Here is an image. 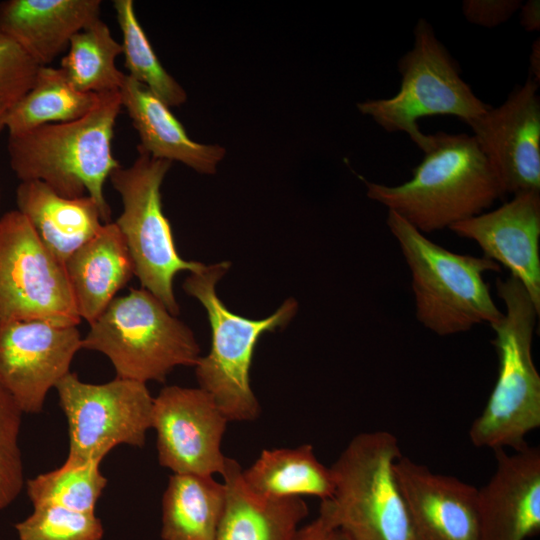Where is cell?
Returning a JSON list of instances; mask_svg holds the SVG:
<instances>
[{
    "instance_id": "obj_1",
    "label": "cell",
    "mask_w": 540,
    "mask_h": 540,
    "mask_svg": "<svg viewBox=\"0 0 540 540\" xmlns=\"http://www.w3.org/2000/svg\"><path fill=\"white\" fill-rule=\"evenodd\" d=\"M412 178L388 186L367 181V196L405 219L420 232L432 233L483 213L503 197L497 178L468 134L439 131Z\"/></svg>"
},
{
    "instance_id": "obj_2",
    "label": "cell",
    "mask_w": 540,
    "mask_h": 540,
    "mask_svg": "<svg viewBox=\"0 0 540 540\" xmlns=\"http://www.w3.org/2000/svg\"><path fill=\"white\" fill-rule=\"evenodd\" d=\"M121 108L119 91L102 93L97 105L79 119L9 136L11 169L20 181H42L62 197L89 195L103 222H111L103 189L110 174L121 166L112 153Z\"/></svg>"
},
{
    "instance_id": "obj_3",
    "label": "cell",
    "mask_w": 540,
    "mask_h": 540,
    "mask_svg": "<svg viewBox=\"0 0 540 540\" xmlns=\"http://www.w3.org/2000/svg\"><path fill=\"white\" fill-rule=\"evenodd\" d=\"M506 313L491 327L499 367L494 388L481 414L472 422L469 439L477 448L527 445L525 437L540 426V376L532 358L539 311L513 276L497 279Z\"/></svg>"
},
{
    "instance_id": "obj_4",
    "label": "cell",
    "mask_w": 540,
    "mask_h": 540,
    "mask_svg": "<svg viewBox=\"0 0 540 540\" xmlns=\"http://www.w3.org/2000/svg\"><path fill=\"white\" fill-rule=\"evenodd\" d=\"M386 223L410 268L416 318L424 327L448 336L502 317L483 279L487 271L499 272V264L451 252L393 211Z\"/></svg>"
},
{
    "instance_id": "obj_5",
    "label": "cell",
    "mask_w": 540,
    "mask_h": 540,
    "mask_svg": "<svg viewBox=\"0 0 540 540\" xmlns=\"http://www.w3.org/2000/svg\"><path fill=\"white\" fill-rule=\"evenodd\" d=\"M397 438L385 430L354 436L330 467L334 493L321 501L319 515L350 540H412L395 463Z\"/></svg>"
},
{
    "instance_id": "obj_6",
    "label": "cell",
    "mask_w": 540,
    "mask_h": 540,
    "mask_svg": "<svg viewBox=\"0 0 540 540\" xmlns=\"http://www.w3.org/2000/svg\"><path fill=\"white\" fill-rule=\"evenodd\" d=\"M229 268L228 261L205 265L183 282L185 293L204 307L211 327L210 351L194 366L195 374L199 388L212 396L229 421H253L260 415L249 377L256 343L264 332L286 326L298 303L289 298L260 320L233 313L216 292L218 281Z\"/></svg>"
},
{
    "instance_id": "obj_7",
    "label": "cell",
    "mask_w": 540,
    "mask_h": 540,
    "mask_svg": "<svg viewBox=\"0 0 540 540\" xmlns=\"http://www.w3.org/2000/svg\"><path fill=\"white\" fill-rule=\"evenodd\" d=\"M89 325L82 349L104 354L118 378L165 382L201 357L193 331L144 288L115 297Z\"/></svg>"
},
{
    "instance_id": "obj_8",
    "label": "cell",
    "mask_w": 540,
    "mask_h": 540,
    "mask_svg": "<svg viewBox=\"0 0 540 540\" xmlns=\"http://www.w3.org/2000/svg\"><path fill=\"white\" fill-rule=\"evenodd\" d=\"M413 46L398 60L400 88L390 98L368 99L357 109L389 133H405L423 152L431 141L419 120L437 115L461 119L467 125L490 107L462 79L457 62L426 19L413 30Z\"/></svg>"
},
{
    "instance_id": "obj_9",
    "label": "cell",
    "mask_w": 540,
    "mask_h": 540,
    "mask_svg": "<svg viewBox=\"0 0 540 540\" xmlns=\"http://www.w3.org/2000/svg\"><path fill=\"white\" fill-rule=\"evenodd\" d=\"M171 165L170 161L139 153L130 166L116 168L109 180L122 201V212L114 222L128 248L135 276L141 288L177 316L175 276L181 271H199L205 264L179 255L162 210L161 185Z\"/></svg>"
},
{
    "instance_id": "obj_10",
    "label": "cell",
    "mask_w": 540,
    "mask_h": 540,
    "mask_svg": "<svg viewBox=\"0 0 540 540\" xmlns=\"http://www.w3.org/2000/svg\"><path fill=\"white\" fill-rule=\"evenodd\" d=\"M55 389L68 424L67 458L101 462L120 444L144 446L154 400L146 383L115 377L91 384L69 372Z\"/></svg>"
},
{
    "instance_id": "obj_11",
    "label": "cell",
    "mask_w": 540,
    "mask_h": 540,
    "mask_svg": "<svg viewBox=\"0 0 540 540\" xmlns=\"http://www.w3.org/2000/svg\"><path fill=\"white\" fill-rule=\"evenodd\" d=\"M28 320L81 322L63 265L13 210L0 217V324Z\"/></svg>"
},
{
    "instance_id": "obj_12",
    "label": "cell",
    "mask_w": 540,
    "mask_h": 540,
    "mask_svg": "<svg viewBox=\"0 0 540 540\" xmlns=\"http://www.w3.org/2000/svg\"><path fill=\"white\" fill-rule=\"evenodd\" d=\"M229 420L201 388L164 387L153 400L151 428L161 466L177 474L222 475L221 451Z\"/></svg>"
},
{
    "instance_id": "obj_13",
    "label": "cell",
    "mask_w": 540,
    "mask_h": 540,
    "mask_svg": "<svg viewBox=\"0 0 540 540\" xmlns=\"http://www.w3.org/2000/svg\"><path fill=\"white\" fill-rule=\"evenodd\" d=\"M539 84L530 77L497 107L471 121L480 151L503 195L540 192Z\"/></svg>"
},
{
    "instance_id": "obj_14",
    "label": "cell",
    "mask_w": 540,
    "mask_h": 540,
    "mask_svg": "<svg viewBox=\"0 0 540 540\" xmlns=\"http://www.w3.org/2000/svg\"><path fill=\"white\" fill-rule=\"evenodd\" d=\"M80 349L77 326L44 320L0 324V380L23 413H40Z\"/></svg>"
},
{
    "instance_id": "obj_15",
    "label": "cell",
    "mask_w": 540,
    "mask_h": 540,
    "mask_svg": "<svg viewBox=\"0 0 540 540\" xmlns=\"http://www.w3.org/2000/svg\"><path fill=\"white\" fill-rule=\"evenodd\" d=\"M395 475L412 540H480L477 487L404 456Z\"/></svg>"
},
{
    "instance_id": "obj_16",
    "label": "cell",
    "mask_w": 540,
    "mask_h": 540,
    "mask_svg": "<svg viewBox=\"0 0 540 540\" xmlns=\"http://www.w3.org/2000/svg\"><path fill=\"white\" fill-rule=\"evenodd\" d=\"M449 229L475 241L484 257L506 267L540 312L539 191L513 195L497 209L459 221Z\"/></svg>"
},
{
    "instance_id": "obj_17",
    "label": "cell",
    "mask_w": 540,
    "mask_h": 540,
    "mask_svg": "<svg viewBox=\"0 0 540 540\" xmlns=\"http://www.w3.org/2000/svg\"><path fill=\"white\" fill-rule=\"evenodd\" d=\"M496 468L478 488L480 540H526L540 531V450H493Z\"/></svg>"
},
{
    "instance_id": "obj_18",
    "label": "cell",
    "mask_w": 540,
    "mask_h": 540,
    "mask_svg": "<svg viewBox=\"0 0 540 540\" xmlns=\"http://www.w3.org/2000/svg\"><path fill=\"white\" fill-rule=\"evenodd\" d=\"M101 6L100 0H6L0 3V34L47 66L76 33L100 19Z\"/></svg>"
},
{
    "instance_id": "obj_19",
    "label": "cell",
    "mask_w": 540,
    "mask_h": 540,
    "mask_svg": "<svg viewBox=\"0 0 540 540\" xmlns=\"http://www.w3.org/2000/svg\"><path fill=\"white\" fill-rule=\"evenodd\" d=\"M119 94L139 136L138 153L177 161L201 174L216 173L226 154L224 147L192 140L170 107L127 74Z\"/></svg>"
},
{
    "instance_id": "obj_20",
    "label": "cell",
    "mask_w": 540,
    "mask_h": 540,
    "mask_svg": "<svg viewBox=\"0 0 540 540\" xmlns=\"http://www.w3.org/2000/svg\"><path fill=\"white\" fill-rule=\"evenodd\" d=\"M63 267L78 315L89 324L135 276L124 238L112 221L104 223Z\"/></svg>"
},
{
    "instance_id": "obj_21",
    "label": "cell",
    "mask_w": 540,
    "mask_h": 540,
    "mask_svg": "<svg viewBox=\"0 0 540 540\" xmlns=\"http://www.w3.org/2000/svg\"><path fill=\"white\" fill-rule=\"evenodd\" d=\"M16 204L43 246L62 265L104 224L97 203L89 195L62 197L38 180L20 181Z\"/></svg>"
},
{
    "instance_id": "obj_22",
    "label": "cell",
    "mask_w": 540,
    "mask_h": 540,
    "mask_svg": "<svg viewBox=\"0 0 540 540\" xmlns=\"http://www.w3.org/2000/svg\"><path fill=\"white\" fill-rule=\"evenodd\" d=\"M240 464L227 458L226 497L215 540H292L308 515L302 497L265 498L245 486Z\"/></svg>"
},
{
    "instance_id": "obj_23",
    "label": "cell",
    "mask_w": 540,
    "mask_h": 540,
    "mask_svg": "<svg viewBox=\"0 0 540 540\" xmlns=\"http://www.w3.org/2000/svg\"><path fill=\"white\" fill-rule=\"evenodd\" d=\"M241 476L249 491L265 498L309 495L323 501L332 497L335 488L331 468L316 458L310 444L264 449Z\"/></svg>"
},
{
    "instance_id": "obj_24",
    "label": "cell",
    "mask_w": 540,
    "mask_h": 540,
    "mask_svg": "<svg viewBox=\"0 0 540 540\" xmlns=\"http://www.w3.org/2000/svg\"><path fill=\"white\" fill-rule=\"evenodd\" d=\"M225 497L213 476L174 473L163 494L161 538L215 540Z\"/></svg>"
},
{
    "instance_id": "obj_25",
    "label": "cell",
    "mask_w": 540,
    "mask_h": 540,
    "mask_svg": "<svg viewBox=\"0 0 540 540\" xmlns=\"http://www.w3.org/2000/svg\"><path fill=\"white\" fill-rule=\"evenodd\" d=\"M100 96L76 90L60 67L40 66L32 87L11 107L5 128L12 136L79 119L97 105Z\"/></svg>"
},
{
    "instance_id": "obj_26",
    "label": "cell",
    "mask_w": 540,
    "mask_h": 540,
    "mask_svg": "<svg viewBox=\"0 0 540 540\" xmlns=\"http://www.w3.org/2000/svg\"><path fill=\"white\" fill-rule=\"evenodd\" d=\"M121 54V43L100 18L72 37L60 69L80 92H116L126 76L116 66Z\"/></svg>"
},
{
    "instance_id": "obj_27",
    "label": "cell",
    "mask_w": 540,
    "mask_h": 540,
    "mask_svg": "<svg viewBox=\"0 0 540 540\" xmlns=\"http://www.w3.org/2000/svg\"><path fill=\"white\" fill-rule=\"evenodd\" d=\"M113 8L122 34V54L128 76L144 85L168 107L186 102L183 87L162 66L135 13L132 0H114Z\"/></svg>"
},
{
    "instance_id": "obj_28",
    "label": "cell",
    "mask_w": 540,
    "mask_h": 540,
    "mask_svg": "<svg viewBox=\"0 0 540 540\" xmlns=\"http://www.w3.org/2000/svg\"><path fill=\"white\" fill-rule=\"evenodd\" d=\"M100 463L66 458L59 468L26 481L30 501L33 506L54 504L74 511L94 513L107 484Z\"/></svg>"
},
{
    "instance_id": "obj_29",
    "label": "cell",
    "mask_w": 540,
    "mask_h": 540,
    "mask_svg": "<svg viewBox=\"0 0 540 540\" xmlns=\"http://www.w3.org/2000/svg\"><path fill=\"white\" fill-rule=\"evenodd\" d=\"M33 512L15 524L18 540H102L104 529L95 513L54 505L33 506Z\"/></svg>"
},
{
    "instance_id": "obj_30",
    "label": "cell",
    "mask_w": 540,
    "mask_h": 540,
    "mask_svg": "<svg viewBox=\"0 0 540 540\" xmlns=\"http://www.w3.org/2000/svg\"><path fill=\"white\" fill-rule=\"evenodd\" d=\"M23 414L0 380V511L13 503L24 487L19 446Z\"/></svg>"
},
{
    "instance_id": "obj_31",
    "label": "cell",
    "mask_w": 540,
    "mask_h": 540,
    "mask_svg": "<svg viewBox=\"0 0 540 540\" xmlns=\"http://www.w3.org/2000/svg\"><path fill=\"white\" fill-rule=\"evenodd\" d=\"M39 65L0 34V98L17 102L33 85Z\"/></svg>"
},
{
    "instance_id": "obj_32",
    "label": "cell",
    "mask_w": 540,
    "mask_h": 540,
    "mask_svg": "<svg viewBox=\"0 0 540 540\" xmlns=\"http://www.w3.org/2000/svg\"><path fill=\"white\" fill-rule=\"evenodd\" d=\"M521 4L519 0H465L462 13L472 24L493 28L509 20Z\"/></svg>"
},
{
    "instance_id": "obj_33",
    "label": "cell",
    "mask_w": 540,
    "mask_h": 540,
    "mask_svg": "<svg viewBox=\"0 0 540 540\" xmlns=\"http://www.w3.org/2000/svg\"><path fill=\"white\" fill-rule=\"evenodd\" d=\"M292 540H350L339 528L324 517L318 516L310 523L299 527Z\"/></svg>"
},
{
    "instance_id": "obj_34",
    "label": "cell",
    "mask_w": 540,
    "mask_h": 540,
    "mask_svg": "<svg viewBox=\"0 0 540 540\" xmlns=\"http://www.w3.org/2000/svg\"><path fill=\"white\" fill-rule=\"evenodd\" d=\"M520 24L529 31L535 32L540 29V2L529 0L520 6Z\"/></svg>"
},
{
    "instance_id": "obj_35",
    "label": "cell",
    "mask_w": 540,
    "mask_h": 540,
    "mask_svg": "<svg viewBox=\"0 0 540 540\" xmlns=\"http://www.w3.org/2000/svg\"><path fill=\"white\" fill-rule=\"evenodd\" d=\"M534 82L540 83V41L537 38L531 46V52L529 55V74Z\"/></svg>"
},
{
    "instance_id": "obj_36",
    "label": "cell",
    "mask_w": 540,
    "mask_h": 540,
    "mask_svg": "<svg viewBox=\"0 0 540 540\" xmlns=\"http://www.w3.org/2000/svg\"><path fill=\"white\" fill-rule=\"evenodd\" d=\"M14 104L15 101L0 98V132L5 128L7 115Z\"/></svg>"
},
{
    "instance_id": "obj_37",
    "label": "cell",
    "mask_w": 540,
    "mask_h": 540,
    "mask_svg": "<svg viewBox=\"0 0 540 540\" xmlns=\"http://www.w3.org/2000/svg\"><path fill=\"white\" fill-rule=\"evenodd\" d=\"M0 200H1V188H0Z\"/></svg>"
}]
</instances>
